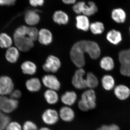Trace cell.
<instances>
[{"label":"cell","mask_w":130,"mask_h":130,"mask_svg":"<svg viewBox=\"0 0 130 130\" xmlns=\"http://www.w3.org/2000/svg\"><path fill=\"white\" fill-rule=\"evenodd\" d=\"M29 27L21 26L17 28L13 34L15 46L19 50L27 52L34 46V41L28 36Z\"/></svg>","instance_id":"1"},{"label":"cell","mask_w":130,"mask_h":130,"mask_svg":"<svg viewBox=\"0 0 130 130\" xmlns=\"http://www.w3.org/2000/svg\"><path fill=\"white\" fill-rule=\"evenodd\" d=\"M86 40H82L77 42L73 46L70 56L73 63L78 68H82L85 64L84 54Z\"/></svg>","instance_id":"2"},{"label":"cell","mask_w":130,"mask_h":130,"mask_svg":"<svg viewBox=\"0 0 130 130\" xmlns=\"http://www.w3.org/2000/svg\"><path fill=\"white\" fill-rule=\"evenodd\" d=\"M18 105L17 100L0 95V110L4 113H11L18 108Z\"/></svg>","instance_id":"3"},{"label":"cell","mask_w":130,"mask_h":130,"mask_svg":"<svg viewBox=\"0 0 130 130\" xmlns=\"http://www.w3.org/2000/svg\"><path fill=\"white\" fill-rule=\"evenodd\" d=\"M14 85L11 78L8 76L0 77V95L10 94L13 90Z\"/></svg>","instance_id":"4"},{"label":"cell","mask_w":130,"mask_h":130,"mask_svg":"<svg viewBox=\"0 0 130 130\" xmlns=\"http://www.w3.org/2000/svg\"><path fill=\"white\" fill-rule=\"evenodd\" d=\"M59 112L56 109L48 108L46 109L42 115V119L45 124L52 125L56 124L59 119Z\"/></svg>","instance_id":"5"},{"label":"cell","mask_w":130,"mask_h":130,"mask_svg":"<svg viewBox=\"0 0 130 130\" xmlns=\"http://www.w3.org/2000/svg\"><path fill=\"white\" fill-rule=\"evenodd\" d=\"M61 65L59 58L53 55H50L47 58L43 68L47 72L55 73L59 69Z\"/></svg>","instance_id":"6"},{"label":"cell","mask_w":130,"mask_h":130,"mask_svg":"<svg viewBox=\"0 0 130 130\" xmlns=\"http://www.w3.org/2000/svg\"><path fill=\"white\" fill-rule=\"evenodd\" d=\"M85 73V71L82 68H79L75 72L72 78V83L76 88L81 90L87 88L86 79L83 77Z\"/></svg>","instance_id":"7"},{"label":"cell","mask_w":130,"mask_h":130,"mask_svg":"<svg viewBox=\"0 0 130 130\" xmlns=\"http://www.w3.org/2000/svg\"><path fill=\"white\" fill-rule=\"evenodd\" d=\"M81 98L89 109H94L96 107V96L95 92L92 89L85 91L82 94Z\"/></svg>","instance_id":"8"},{"label":"cell","mask_w":130,"mask_h":130,"mask_svg":"<svg viewBox=\"0 0 130 130\" xmlns=\"http://www.w3.org/2000/svg\"><path fill=\"white\" fill-rule=\"evenodd\" d=\"M42 81L44 86L49 89L57 91L60 89V83L57 77L53 75H45L42 78Z\"/></svg>","instance_id":"9"},{"label":"cell","mask_w":130,"mask_h":130,"mask_svg":"<svg viewBox=\"0 0 130 130\" xmlns=\"http://www.w3.org/2000/svg\"><path fill=\"white\" fill-rule=\"evenodd\" d=\"M85 49V52L93 59H96L100 56L101 50L99 45L95 42L86 40Z\"/></svg>","instance_id":"10"},{"label":"cell","mask_w":130,"mask_h":130,"mask_svg":"<svg viewBox=\"0 0 130 130\" xmlns=\"http://www.w3.org/2000/svg\"><path fill=\"white\" fill-rule=\"evenodd\" d=\"M60 118L66 122L72 121L75 118L74 110L70 106H65L61 108L59 112Z\"/></svg>","instance_id":"11"},{"label":"cell","mask_w":130,"mask_h":130,"mask_svg":"<svg viewBox=\"0 0 130 130\" xmlns=\"http://www.w3.org/2000/svg\"><path fill=\"white\" fill-rule=\"evenodd\" d=\"M76 20L77 29L85 31L89 30L90 24L88 16L83 14H78L76 16Z\"/></svg>","instance_id":"12"},{"label":"cell","mask_w":130,"mask_h":130,"mask_svg":"<svg viewBox=\"0 0 130 130\" xmlns=\"http://www.w3.org/2000/svg\"><path fill=\"white\" fill-rule=\"evenodd\" d=\"M38 11L29 10L26 12L25 21L28 25L34 26L37 24L40 20V17Z\"/></svg>","instance_id":"13"},{"label":"cell","mask_w":130,"mask_h":130,"mask_svg":"<svg viewBox=\"0 0 130 130\" xmlns=\"http://www.w3.org/2000/svg\"><path fill=\"white\" fill-rule=\"evenodd\" d=\"M38 38L41 44L44 45H48L53 41V35L49 30L43 28L38 31Z\"/></svg>","instance_id":"14"},{"label":"cell","mask_w":130,"mask_h":130,"mask_svg":"<svg viewBox=\"0 0 130 130\" xmlns=\"http://www.w3.org/2000/svg\"><path fill=\"white\" fill-rule=\"evenodd\" d=\"M54 22L59 25H66L69 21V17L66 12L62 10H57L54 12L53 16Z\"/></svg>","instance_id":"15"},{"label":"cell","mask_w":130,"mask_h":130,"mask_svg":"<svg viewBox=\"0 0 130 130\" xmlns=\"http://www.w3.org/2000/svg\"><path fill=\"white\" fill-rule=\"evenodd\" d=\"M114 93L117 98L121 100H126L130 95V89L124 85H120L115 87Z\"/></svg>","instance_id":"16"},{"label":"cell","mask_w":130,"mask_h":130,"mask_svg":"<svg viewBox=\"0 0 130 130\" xmlns=\"http://www.w3.org/2000/svg\"><path fill=\"white\" fill-rule=\"evenodd\" d=\"M112 19L117 23H124L126 18V14L124 9L121 8H116L112 11L111 14Z\"/></svg>","instance_id":"17"},{"label":"cell","mask_w":130,"mask_h":130,"mask_svg":"<svg viewBox=\"0 0 130 130\" xmlns=\"http://www.w3.org/2000/svg\"><path fill=\"white\" fill-rule=\"evenodd\" d=\"M61 100L65 106L70 107L74 105L76 101V93L73 91H67L61 96Z\"/></svg>","instance_id":"18"},{"label":"cell","mask_w":130,"mask_h":130,"mask_svg":"<svg viewBox=\"0 0 130 130\" xmlns=\"http://www.w3.org/2000/svg\"><path fill=\"white\" fill-rule=\"evenodd\" d=\"M106 38L110 43L114 45H117L122 41V35L119 31L112 29L107 33Z\"/></svg>","instance_id":"19"},{"label":"cell","mask_w":130,"mask_h":130,"mask_svg":"<svg viewBox=\"0 0 130 130\" xmlns=\"http://www.w3.org/2000/svg\"><path fill=\"white\" fill-rule=\"evenodd\" d=\"M19 50L16 47H10L8 48L5 57L8 61L14 63L17 62L20 56Z\"/></svg>","instance_id":"20"},{"label":"cell","mask_w":130,"mask_h":130,"mask_svg":"<svg viewBox=\"0 0 130 130\" xmlns=\"http://www.w3.org/2000/svg\"><path fill=\"white\" fill-rule=\"evenodd\" d=\"M98 8L94 2L90 1L87 4L85 3L82 9V14L89 17L93 16L97 12Z\"/></svg>","instance_id":"21"},{"label":"cell","mask_w":130,"mask_h":130,"mask_svg":"<svg viewBox=\"0 0 130 130\" xmlns=\"http://www.w3.org/2000/svg\"><path fill=\"white\" fill-rule=\"evenodd\" d=\"M25 85L27 90L31 92L38 91L41 87L40 79L37 78H32L28 79L26 82Z\"/></svg>","instance_id":"22"},{"label":"cell","mask_w":130,"mask_h":130,"mask_svg":"<svg viewBox=\"0 0 130 130\" xmlns=\"http://www.w3.org/2000/svg\"><path fill=\"white\" fill-rule=\"evenodd\" d=\"M21 69L24 74L32 75L36 72L37 68L35 64L32 61H26L21 65Z\"/></svg>","instance_id":"23"},{"label":"cell","mask_w":130,"mask_h":130,"mask_svg":"<svg viewBox=\"0 0 130 130\" xmlns=\"http://www.w3.org/2000/svg\"><path fill=\"white\" fill-rule=\"evenodd\" d=\"M44 96L46 101L49 105L56 104L59 101V96L56 91L48 90L44 92Z\"/></svg>","instance_id":"24"},{"label":"cell","mask_w":130,"mask_h":130,"mask_svg":"<svg viewBox=\"0 0 130 130\" xmlns=\"http://www.w3.org/2000/svg\"><path fill=\"white\" fill-rule=\"evenodd\" d=\"M102 84L103 88L106 90H111L115 86V81L113 77L111 75H106L103 77Z\"/></svg>","instance_id":"25"},{"label":"cell","mask_w":130,"mask_h":130,"mask_svg":"<svg viewBox=\"0 0 130 130\" xmlns=\"http://www.w3.org/2000/svg\"><path fill=\"white\" fill-rule=\"evenodd\" d=\"M100 64L103 69L106 71L112 70L115 66L113 59L109 56L103 57L100 61Z\"/></svg>","instance_id":"26"},{"label":"cell","mask_w":130,"mask_h":130,"mask_svg":"<svg viewBox=\"0 0 130 130\" xmlns=\"http://www.w3.org/2000/svg\"><path fill=\"white\" fill-rule=\"evenodd\" d=\"M11 38L6 33L0 34V47L2 48H8L12 44Z\"/></svg>","instance_id":"27"},{"label":"cell","mask_w":130,"mask_h":130,"mask_svg":"<svg viewBox=\"0 0 130 130\" xmlns=\"http://www.w3.org/2000/svg\"><path fill=\"white\" fill-rule=\"evenodd\" d=\"M86 81L87 87L90 89L95 88L98 85V79L92 73L89 72L87 74Z\"/></svg>","instance_id":"28"},{"label":"cell","mask_w":130,"mask_h":130,"mask_svg":"<svg viewBox=\"0 0 130 130\" xmlns=\"http://www.w3.org/2000/svg\"><path fill=\"white\" fill-rule=\"evenodd\" d=\"M89 29L93 34L100 35L103 33L105 30V26L102 22L96 21L90 24Z\"/></svg>","instance_id":"29"},{"label":"cell","mask_w":130,"mask_h":130,"mask_svg":"<svg viewBox=\"0 0 130 130\" xmlns=\"http://www.w3.org/2000/svg\"><path fill=\"white\" fill-rule=\"evenodd\" d=\"M119 59L121 64L130 62V48L122 50L119 54Z\"/></svg>","instance_id":"30"},{"label":"cell","mask_w":130,"mask_h":130,"mask_svg":"<svg viewBox=\"0 0 130 130\" xmlns=\"http://www.w3.org/2000/svg\"><path fill=\"white\" fill-rule=\"evenodd\" d=\"M10 121L9 116L0 110V130L5 129Z\"/></svg>","instance_id":"31"},{"label":"cell","mask_w":130,"mask_h":130,"mask_svg":"<svg viewBox=\"0 0 130 130\" xmlns=\"http://www.w3.org/2000/svg\"><path fill=\"white\" fill-rule=\"evenodd\" d=\"M85 3V2L81 1L77 2L74 4L72 7V9L74 12L78 15L82 14V9Z\"/></svg>","instance_id":"32"},{"label":"cell","mask_w":130,"mask_h":130,"mask_svg":"<svg viewBox=\"0 0 130 130\" xmlns=\"http://www.w3.org/2000/svg\"><path fill=\"white\" fill-rule=\"evenodd\" d=\"M38 31L36 28L34 27H29L28 30V36L33 41L38 39Z\"/></svg>","instance_id":"33"},{"label":"cell","mask_w":130,"mask_h":130,"mask_svg":"<svg viewBox=\"0 0 130 130\" xmlns=\"http://www.w3.org/2000/svg\"><path fill=\"white\" fill-rule=\"evenodd\" d=\"M120 72L123 76L130 77V62L121 64Z\"/></svg>","instance_id":"34"},{"label":"cell","mask_w":130,"mask_h":130,"mask_svg":"<svg viewBox=\"0 0 130 130\" xmlns=\"http://www.w3.org/2000/svg\"><path fill=\"white\" fill-rule=\"evenodd\" d=\"M23 130H38L37 126L34 122L31 121H27L24 123Z\"/></svg>","instance_id":"35"},{"label":"cell","mask_w":130,"mask_h":130,"mask_svg":"<svg viewBox=\"0 0 130 130\" xmlns=\"http://www.w3.org/2000/svg\"><path fill=\"white\" fill-rule=\"evenodd\" d=\"M6 130H23L19 123L16 121L10 122L5 128Z\"/></svg>","instance_id":"36"},{"label":"cell","mask_w":130,"mask_h":130,"mask_svg":"<svg viewBox=\"0 0 130 130\" xmlns=\"http://www.w3.org/2000/svg\"><path fill=\"white\" fill-rule=\"evenodd\" d=\"M78 108L82 111L86 112L90 110L88 107L83 100H80L78 103Z\"/></svg>","instance_id":"37"},{"label":"cell","mask_w":130,"mask_h":130,"mask_svg":"<svg viewBox=\"0 0 130 130\" xmlns=\"http://www.w3.org/2000/svg\"><path fill=\"white\" fill-rule=\"evenodd\" d=\"M30 4L33 7L42 6L44 4V0H29Z\"/></svg>","instance_id":"38"},{"label":"cell","mask_w":130,"mask_h":130,"mask_svg":"<svg viewBox=\"0 0 130 130\" xmlns=\"http://www.w3.org/2000/svg\"><path fill=\"white\" fill-rule=\"evenodd\" d=\"M10 95L11 98L17 100L21 97V93L20 90H16L13 91Z\"/></svg>","instance_id":"39"},{"label":"cell","mask_w":130,"mask_h":130,"mask_svg":"<svg viewBox=\"0 0 130 130\" xmlns=\"http://www.w3.org/2000/svg\"><path fill=\"white\" fill-rule=\"evenodd\" d=\"M16 0H0V5L11 6L14 5Z\"/></svg>","instance_id":"40"},{"label":"cell","mask_w":130,"mask_h":130,"mask_svg":"<svg viewBox=\"0 0 130 130\" xmlns=\"http://www.w3.org/2000/svg\"><path fill=\"white\" fill-rule=\"evenodd\" d=\"M107 130H120V129L118 125L112 124L110 125H107Z\"/></svg>","instance_id":"41"},{"label":"cell","mask_w":130,"mask_h":130,"mask_svg":"<svg viewBox=\"0 0 130 130\" xmlns=\"http://www.w3.org/2000/svg\"><path fill=\"white\" fill-rule=\"evenodd\" d=\"M64 4L67 5H73L77 2V0H61Z\"/></svg>","instance_id":"42"},{"label":"cell","mask_w":130,"mask_h":130,"mask_svg":"<svg viewBox=\"0 0 130 130\" xmlns=\"http://www.w3.org/2000/svg\"><path fill=\"white\" fill-rule=\"evenodd\" d=\"M107 125H103L101 126L100 128H98L97 130H107Z\"/></svg>","instance_id":"43"},{"label":"cell","mask_w":130,"mask_h":130,"mask_svg":"<svg viewBox=\"0 0 130 130\" xmlns=\"http://www.w3.org/2000/svg\"><path fill=\"white\" fill-rule=\"evenodd\" d=\"M38 130H51L49 128L47 127H42L40 128Z\"/></svg>","instance_id":"44"},{"label":"cell","mask_w":130,"mask_h":130,"mask_svg":"<svg viewBox=\"0 0 130 130\" xmlns=\"http://www.w3.org/2000/svg\"><path fill=\"white\" fill-rule=\"evenodd\" d=\"M129 31H130V28H129Z\"/></svg>","instance_id":"45"}]
</instances>
